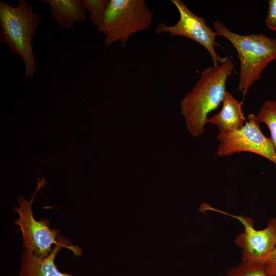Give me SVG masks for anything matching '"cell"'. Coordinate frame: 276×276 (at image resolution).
<instances>
[{"label": "cell", "instance_id": "obj_1", "mask_svg": "<svg viewBox=\"0 0 276 276\" xmlns=\"http://www.w3.org/2000/svg\"><path fill=\"white\" fill-rule=\"evenodd\" d=\"M235 65L231 58L217 66H211L201 73L192 90L180 102L186 127L194 137L204 132L209 114L222 103L226 82L233 74Z\"/></svg>", "mask_w": 276, "mask_h": 276}, {"label": "cell", "instance_id": "obj_2", "mask_svg": "<svg viewBox=\"0 0 276 276\" xmlns=\"http://www.w3.org/2000/svg\"><path fill=\"white\" fill-rule=\"evenodd\" d=\"M41 19V14L35 12L25 0L19 1L15 7L0 2V43L7 45L11 53L21 58L26 80L32 78L37 71L33 40Z\"/></svg>", "mask_w": 276, "mask_h": 276}, {"label": "cell", "instance_id": "obj_3", "mask_svg": "<svg viewBox=\"0 0 276 276\" xmlns=\"http://www.w3.org/2000/svg\"><path fill=\"white\" fill-rule=\"evenodd\" d=\"M217 36L226 38L237 51L240 62L238 89L245 96L263 70L276 60V38L263 33L241 35L229 30L221 21L213 23Z\"/></svg>", "mask_w": 276, "mask_h": 276}, {"label": "cell", "instance_id": "obj_4", "mask_svg": "<svg viewBox=\"0 0 276 276\" xmlns=\"http://www.w3.org/2000/svg\"><path fill=\"white\" fill-rule=\"evenodd\" d=\"M154 15L143 0H110L104 22L97 30L104 35V45L119 41L126 47L131 35L150 28Z\"/></svg>", "mask_w": 276, "mask_h": 276}, {"label": "cell", "instance_id": "obj_5", "mask_svg": "<svg viewBox=\"0 0 276 276\" xmlns=\"http://www.w3.org/2000/svg\"><path fill=\"white\" fill-rule=\"evenodd\" d=\"M37 182V187L30 201L21 196L19 198V206L15 207V210L19 217L15 224L20 227L25 249L38 257L44 258L52 251L53 244L57 243L59 230L51 229L47 218L39 221L33 216L32 205L34 198L40 188L47 184L44 178L38 179Z\"/></svg>", "mask_w": 276, "mask_h": 276}, {"label": "cell", "instance_id": "obj_6", "mask_svg": "<svg viewBox=\"0 0 276 276\" xmlns=\"http://www.w3.org/2000/svg\"><path fill=\"white\" fill-rule=\"evenodd\" d=\"M201 210L203 213L210 211L232 217L243 224V232L235 239L236 245L241 249V261L264 264L276 246V217L271 218L265 228L257 230L250 217L232 215L206 203L202 205Z\"/></svg>", "mask_w": 276, "mask_h": 276}, {"label": "cell", "instance_id": "obj_7", "mask_svg": "<svg viewBox=\"0 0 276 276\" xmlns=\"http://www.w3.org/2000/svg\"><path fill=\"white\" fill-rule=\"evenodd\" d=\"M248 121L240 129L231 132H219L217 139L219 144L217 154L229 156L236 153L249 152L262 156L276 165V150L270 138L260 129L257 115L249 114Z\"/></svg>", "mask_w": 276, "mask_h": 276}, {"label": "cell", "instance_id": "obj_8", "mask_svg": "<svg viewBox=\"0 0 276 276\" xmlns=\"http://www.w3.org/2000/svg\"><path fill=\"white\" fill-rule=\"evenodd\" d=\"M171 2L179 12V20L173 26L160 22L156 28V32L168 33L171 36H182L192 39L205 48L211 57L214 66L224 63L228 57H221L217 53L215 40L217 34L207 25L205 19L195 14L182 1Z\"/></svg>", "mask_w": 276, "mask_h": 276}, {"label": "cell", "instance_id": "obj_9", "mask_svg": "<svg viewBox=\"0 0 276 276\" xmlns=\"http://www.w3.org/2000/svg\"><path fill=\"white\" fill-rule=\"evenodd\" d=\"M63 247L71 250L75 255H81V248L73 245L64 237L59 236L57 243L54 245L52 251L46 257H38L31 251L26 249L22 254L18 276H73L60 271L55 264L56 255Z\"/></svg>", "mask_w": 276, "mask_h": 276}, {"label": "cell", "instance_id": "obj_10", "mask_svg": "<svg viewBox=\"0 0 276 276\" xmlns=\"http://www.w3.org/2000/svg\"><path fill=\"white\" fill-rule=\"evenodd\" d=\"M48 4L51 16L59 28L70 30L86 18L84 0L40 1Z\"/></svg>", "mask_w": 276, "mask_h": 276}, {"label": "cell", "instance_id": "obj_11", "mask_svg": "<svg viewBox=\"0 0 276 276\" xmlns=\"http://www.w3.org/2000/svg\"><path fill=\"white\" fill-rule=\"evenodd\" d=\"M242 106V104L226 90L220 111L209 118L208 123L216 126L219 132L227 133L238 130L246 122Z\"/></svg>", "mask_w": 276, "mask_h": 276}, {"label": "cell", "instance_id": "obj_12", "mask_svg": "<svg viewBox=\"0 0 276 276\" xmlns=\"http://www.w3.org/2000/svg\"><path fill=\"white\" fill-rule=\"evenodd\" d=\"M257 116L260 122L268 126L271 134L270 139L276 150V99L266 101Z\"/></svg>", "mask_w": 276, "mask_h": 276}, {"label": "cell", "instance_id": "obj_13", "mask_svg": "<svg viewBox=\"0 0 276 276\" xmlns=\"http://www.w3.org/2000/svg\"><path fill=\"white\" fill-rule=\"evenodd\" d=\"M84 3L91 22L98 29L104 22L110 0H84Z\"/></svg>", "mask_w": 276, "mask_h": 276}, {"label": "cell", "instance_id": "obj_14", "mask_svg": "<svg viewBox=\"0 0 276 276\" xmlns=\"http://www.w3.org/2000/svg\"><path fill=\"white\" fill-rule=\"evenodd\" d=\"M227 276H268L263 264L241 261L227 271Z\"/></svg>", "mask_w": 276, "mask_h": 276}, {"label": "cell", "instance_id": "obj_15", "mask_svg": "<svg viewBox=\"0 0 276 276\" xmlns=\"http://www.w3.org/2000/svg\"><path fill=\"white\" fill-rule=\"evenodd\" d=\"M265 24L269 29L276 31V0L268 1Z\"/></svg>", "mask_w": 276, "mask_h": 276}, {"label": "cell", "instance_id": "obj_16", "mask_svg": "<svg viewBox=\"0 0 276 276\" xmlns=\"http://www.w3.org/2000/svg\"><path fill=\"white\" fill-rule=\"evenodd\" d=\"M264 265L268 276H276V246Z\"/></svg>", "mask_w": 276, "mask_h": 276}]
</instances>
